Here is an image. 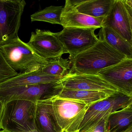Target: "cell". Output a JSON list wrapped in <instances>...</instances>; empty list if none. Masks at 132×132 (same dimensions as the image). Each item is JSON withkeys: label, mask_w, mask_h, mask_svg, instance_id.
<instances>
[{"label": "cell", "mask_w": 132, "mask_h": 132, "mask_svg": "<svg viewBox=\"0 0 132 132\" xmlns=\"http://www.w3.org/2000/svg\"><path fill=\"white\" fill-rule=\"evenodd\" d=\"M125 56L99 38L97 43L70 60V72L98 74L101 71L114 66L126 59Z\"/></svg>", "instance_id": "obj_1"}, {"label": "cell", "mask_w": 132, "mask_h": 132, "mask_svg": "<svg viewBox=\"0 0 132 132\" xmlns=\"http://www.w3.org/2000/svg\"><path fill=\"white\" fill-rule=\"evenodd\" d=\"M0 51L11 68L16 72L20 71L19 73L40 69L48 61L38 55L19 36L0 44Z\"/></svg>", "instance_id": "obj_2"}, {"label": "cell", "mask_w": 132, "mask_h": 132, "mask_svg": "<svg viewBox=\"0 0 132 132\" xmlns=\"http://www.w3.org/2000/svg\"><path fill=\"white\" fill-rule=\"evenodd\" d=\"M4 104L2 120V129L10 132H26L36 129V103L16 100Z\"/></svg>", "instance_id": "obj_3"}, {"label": "cell", "mask_w": 132, "mask_h": 132, "mask_svg": "<svg viewBox=\"0 0 132 132\" xmlns=\"http://www.w3.org/2000/svg\"><path fill=\"white\" fill-rule=\"evenodd\" d=\"M53 113L60 132H78L89 105L55 96L50 98Z\"/></svg>", "instance_id": "obj_4"}, {"label": "cell", "mask_w": 132, "mask_h": 132, "mask_svg": "<svg viewBox=\"0 0 132 132\" xmlns=\"http://www.w3.org/2000/svg\"><path fill=\"white\" fill-rule=\"evenodd\" d=\"M59 81L47 83L0 88V100L5 104L13 100H24L36 103L49 99L56 96L62 89Z\"/></svg>", "instance_id": "obj_5"}, {"label": "cell", "mask_w": 132, "mask_h": 132, "mask_svg": "<svg viewBox=\"0 0 132 132\" xmlns=\"http://www.w3.org/2000/svg\"><path fill=\"white\" fill-rule=\"evenodd\" d=\"M96 29L95 28L63 27L62 31L56 33L65 53L70 54V60L97 43L99 38L95 33Z\"/></svg>", "instance_id": "obj_6"}, {"label": "cell", "mask_w": 132, "mask_h": 132, "mask_svg": "<svg viewBox=\"0 0 132 132\" xmlns=\"http://www.w3.org/2000/svg\"><path fill=\"white\" fill-rule=\"evenodd\" d=\"M131 101V96L119 91L106 99L90 105L81 124L79 131L88 129L113 112L128 107Z\"/></svg>", "instance_id": "obj_7"}, {"label": "cell", "mask_w": 132, "mask_h": 132, "mask_svg": "<svg viewBox=\"0 0 132 132\" xmlns=\"http://www.w3.org/2000/svg\"><path fill=\"white\" fill-rule=\"evenodd\" d=\"M24 0H0V44L18 36Z\"/></svg>", "instance_id": "obj_8"}, {"label": "cell", "mask_w": 132, "mask_h": 132, "mask_svg": "<svg viewBox=\"0 0 132 132\" xmlns=\"http://www.w3.org/2000/svg\"><path fill=\"white\" fill-rule=\"evenodd\" d=\"M59 81L62 88L99 91L110 95L119 91L98 74L79 73L69 71Z\"/></svg>", "instance_id": "obj_9"}, {"label": "cell", "mask_w": 132, "mask_h": 132, "mask_svg": "<svg viewBox=\"0 0 132 132\" xmlns=\"http://www.w3.org/2000/svg\"><path fill=\"white\" fill-rule=\"evenodd\" d=\"M28 44L42 58L53 59L62 57L65 53L64 47L56 33L37 29L31 33Z\"/></svg>", "instance_id": "obj_10"}, {"label": "cell", "mask_w": 132, "mask_h": 132, "mask_svg": "<svg viewBox=\"0 0 132 132\" xmlns=\"http://www.w3.org/2000/svg\"><path fill=\"white\" fill-rule=\"evenodd\" d=\"M119 91L128 96L132 95V59L126 58L98 74Z\"/></svg>", "instance_id": "obj_11"}, {"label": "cell", "mask_w": 132, "mask_h": 132, "mask_svg": "<svg viewBox=\"0 0 132 132\" xmlns=\"http://www.w3.org/2000/svg\"><path fill=\"white\" fill-rule=\"evenodd\" d=\"M103 26L111 28L132 45L130 23L124 0H115L104 18Z\"/></svg>", "instance_id": "obj_12"}, {"label": "cell", "mask_w": 132, "mask_h": 132, "mask_svg": "<svg viewBox=\"0 0 132 132\" xmlns=\"http://www.w3.org/2000/svg\"><path fill=\"white\" fill-rule=\"evenodd\" d=\"M104 18H95L80 13L70 0H66L61 15V25L63 27L95 28L103 27Z\"/></svg>", "instance_id": "obj_13"}, {"label": "cell", "mask_w": 132, "mask_h": 132, "mask_svg": "<svg viewBox=\"0 0 132 132\" xmlns=\"http://www.w3.org/2000/svg\"><path fill=\"white\" fill-rule=\"evenodd\" d=\"M62 77L46 74L41 69L29 73H18L16 76L0 83V88L47 83L60 80Z\"/></svg>", "instance_id": "obj_14"}, {"label": "cell", "mask_w": 132, "mask_h": 132, "mask_svg": "<svg viewBox=\"0 0 132 132\" xmlns=\"http://www.w3.org/2000/svg\"><path fill=\"white\" fill-rule=\"evenodd\" d=\"M35 126L38 132H60L53 113L50 98L36 102Z\"/></svg>", "instance_id": "obj_15"}, {"label": "cell", "mask_w": 132, "mask_h": 132, "mask_svg": "<svg viewBox=\"0 0 132 132\" xmlns=\"http://www.w3.org/2000/svg\"><path fill=\"white\" fill-rule=\"evenodd\" d=\"M80 13L95 18H105L115 0H70Z\"/></svg>", "instance_id": "obj_16"}, {"label": "cell", "mask_w": 132, "mask_h": 132, "mask_svg": "<svg viewBox=\"0 0 132 132\" xmlns=\"http://www.w3.org/2000/svg\"><path fill=\"white\" fill-rule=\"evenodd\" d=\"M111 95H112L99 91L62 88L55 96L61 98L81 102L90 106L106 99Z\"/></svg>", "instance_id": "obj_17"}, {"label": "cell", "mask_w": 132, "mask_h": 132, "mask_svg": "<svg viewBox=\"0 0 132 132\" xmlns=\"http://www.w3.org/2000/svg\"><path fill=\"white\" fill-rule=\"evenodd\" d=\"M99 35V38L125 56L126 58L132 59V45L118 33L109 27L103 26L101 28Z\"/></svg>", "instance_id": "obj_18"}, {"label": "cell", "mask_w": 132, "mask_h": 132, "mask_svg": "<svg viewBox=\"0 0 132 132\" xmlns=\"http://www.w3.org/2000/svg\"><path fill=\"white\" fill-rule=\"evenodd\" d=\"M110 132H122L132 126V108L129 106L113 112L108 119Z\"/></svg>", "instance_id": "obj_19"}, {"label": "cell", "mask_w": 132, "mask_h": 132, "mask_svg": "<svg viewBox=\"0 0 132 132\" xmlns=\"http://www.w3.org/2000/svg\"><path fill=\"white\" fill-rule=\"evenodd\" d=\"M63 6L51 5L31 15L32 22L43 21L52 24L61 25V18Z\"/></svg>", "instance_id": "obj_20"}, {"label": "cell", "mask_w": 132, "mask_h": 132, "mask_svg": "<svg viewBox=\"0 0 132 132\" xmlns=\"http://www.w3.org/2000/svg\"><path fill=\"white\" fill-rule=\"evenodd\" d=\"M71 60L62 57L48 60L42 67L43 73L56 76L63 77L70 70Z\"/></svg>", "instance_id": "obj_21"}, {"label": "cell", "mask_w": 132, "mask_h": 132, "mask_svg": "<svg viewBox=\"0 0 132 132\" xmlns=\"http://www.w3.org/2000/svg\"><path fill=\"white\" fill-rule=\"evenodd\" d=\"M18 74L7 63L0 51V83L13 77Z\"/></svg>", "instance_id": "obj_22"}, {"label": "cell", "mask_w": 132, "mask_h": 132, "mask_svg": "<svg viewBox=\"0 0 132 132\" xmlns=\"http://www.w3.org/2000/svg\"><path fill=\"white\" fill-rule=\"evenodd\" d=\"M109 116L102 119L91 128L78 132H109L108 119Z\"/></svg>", "instance_id": "obj_23"}, {"label": "cell", "mask_w": 132, "mask_h": 132, "mask_svg": "<svg viewBox=\"0 0 132 132\" xmlns=\"http://www.w3.org/2000/svg\"><path fill=\"white\" fill-rule=\"evenodd\" d=\"M125 5L126 8L127 12H128L129 23H130V29H131V35L132 45V9L128 5L126 4L125 3Z\"/></svg>", "instance_id": "obj_24"}, {"label": "cell", "mask_w": 132, "mask_h": 132, "mask_svg": "<svg viewBox=\"0 0 132 132\" xmlns=\"http://www.w3.org/2000/svg\"><path fill=\"white\" fill-rule=\"evenodd\" d=\"M4 105V103L0 100V130L2 129V115H3Z\"/></svg>", "instance_id": "obj_25"}, {"label": "cell", "mask_w": 132, "mask_h": 132, "mask_svg": "<svg viewBox=\"0 0 132 132\" xmlns=\"http://www.w3.org/2000/svg\"><path fill=\"white\" fill-rule=\"evenodd\" d=\"M125 3L132 9V0H124Z\"/></svg>", "instance_id": "obj_26"}, {"label": "cell", "mask_w": 132, "mask_h": 132, "mask_svg": "<svg viewBox=\"0 0 132 132\" xmlns=\"http://www.w3.org/2000/svg\"><path fill=\"white\" fill-rule=\"evenodd\" d=\"M122 132H132V126L131 127H130V128L128 129H127L126 131H124Z\"/></svg>", "instance_id": "obj_27"}, {"label": "cell", "mask_w": 132, "mask_h": 132, "mask_svg": "<svg viewBox=\"0 0 132 132\" xmlns=\"http://www.w3.org/2000/svg\"><path fill=\"white\" fill-rule=\"evenodd\" d=\"M0 132H10L9 131H8L7 130H5V129H2V130H0Z\"/></svg>", "instance_id": "obj_28"}, {"label": "cell", "mask_w": 132, "mask_h": 132, "mask_svg": "<svg viewBox=\"0 0 132 132\" xmlns=\"http://www.w3.org/2000/svg\"><path fill=\"white\" fill-rule=\"evenodd\" d=\"M131 103H130V105H129V106L132 108V95L131 96Z\"/></svg>", "instance_id": "obj_29"}, {"label": "cell", "mask_w": 132, "mask_h": 132, "mask_svg": "<svg viewBox=\"0 0 132 132\" xmlns=\"http://www.w3.org/2000/svg\"><path fill=\"white\" fill-rule=\"evenodd\" d=\"M26 132H38L36 129L35 130H32V131H29Z\"/></svg>", "instance_id": "obj_30"}]
</instances>
